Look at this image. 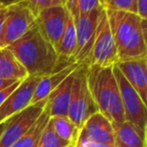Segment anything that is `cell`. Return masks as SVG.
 <instances>
[{
    "mask_svg": "<svg viewBox=\"0 0 147 147\" xmlns=\"http://www.w3.org/2000/svg\"><path fill=\"white\" fill-rule=\"evenodd\" d=\"M67 14L65 5H51L37 12V25L55 47L63 32Z\"/></svg>",
    "mask_w": 147,
    "mask_h": 147,
    "instance_id": "11",
    "label": "cell"
},
{
    "mask_svg": "<svg viewBox=\"0 0 147 147\" xmlns=\"http://www.w3.org/2000/svg\"><path fill=\"white\" fill-rule=\"evenodd\" d=\"M103 8L86 14L79 13L76 17H73L77 31V51L74 59L80 65H87L88 63L96 35L99 15Z\"/></svg>",
    "mask_w": 147,
    "mask_h": 147,
    "instance_id": "9",
    "label": "cell"
},
{
    "mask_svg": "<svg viewBox=\"0 0 147 147\" xmlns=\"http://www.w3.org/2000/svg\"><path fill=\"white\" fill-rule=\"evenodd\" d=\"M65 7L73 17L79 13H90L92 11L103 8L102 0H67Z\"/></svg>",
    "mask_w": 147,
    "mask_h": 147,
    "instance_id": "21",
    "label": "cell"
},
{
    "mask_svg": "<svg viewBox=\"0 0 147 147\" xmlns=\"http://www.w3.org/2000/svg\"><path fill=\"white\" fill-rule=\"evenodd\" d=\"M69 143L61 140L57 133L53 130V126L51 120L49 118V122L47 123L45 129L39 138L37 147H67L69 146Z\"/></svg>",
    "mask_w": 147,
    "mask_h": 147,
    "instance_id": "22",
    "label": "cell"
},
{
    "mask_svg": "<svg viewBox=\"0 0 147 147\" xmlns=\"http://www.w3.org/2000/svg\"><path fill=\"white\" fill-rule=\"evenodd\" d=\"M75 71L65 78L47 97V109L49 116H67L71 97Z\"/></svg>",
    "mask_w": 147,
    "mask_h": 147,
    "instance_id": "14",
    "label": "cell"
},
{
    "mask_svg": "<svg viewBox=\"0 0 147 147\" xmlns=\"http://www.w3.org/2000/svg\"><path fill=\"white\" fill-rule=\"evenodd\" d=\"M28 77L26 69L8 47H0V78L10 81H23Z\"/></svg>",
    "mask_w": 147,
    "mask_h": 147,
    "instance_id": "18",
    "label": "cell"
},
{
    "mask_svg": "<svg viewBox=\"0 0 147 147\" xmlns=\"http://www.w3.org/2000/svg\"><path fill=\"white\" fill-rule=\"evenodd\" d=\"M87 65H81L75 71L71 97L67 117L81 130L86 120L94 113L99 112L87 84Z\"/></svg>",
    "mask_w": 147,
    "mask_h": 147,
    "instance_id": "5",
    "label": "cell"
},
{
    "mask_svg": "<svg viewBox=\"0 0 147 147\" xmlns=\"http://www.w3.org/2000/svg\"><path fill=\"white\" fill-rule=\"evenodd\" d=\"M67 147H75V144H69V146H67Z\"/></svg>",
    "mask_w": 147,
    "mask_h": 147,
    "instance_id": "33",
    "label": "cell"
},
{
    "mask_svg": "<svg viewBox=\"0 0 147 147\" xmlns=\"http://www.w3.org/2000/svg\"><path fill=\"white\" fill-rule=\"evenodd\" d=\"M113 67H88L87 84L99 112L112 123H122L125 121L124 110Z\"/></svg>",
    "mask_w": 147,
    "mask_h": 147,
    "instance_id": "3",
    "label": "cell"
},
{
    "mask_svg": "<svg viewBox=\"0 0 147 147\" xmlns=\"http://www.w3.org/2000/svg\"><path fill=\"white\" fill-rule=\"evenodd\" d=\"M49 118L51 116H49V110L47 109V105H45V110L42 111L38 119L32 125V127L24 135H22L18 140L15 141L10 147H37L40 135L47 123L49 122Z\"/></svg>",
    "mask_w": 147,
    "mask_h": 147,
    "instance_id": "19",
    "label": "cell"
},
{
    "mask_svg": "<svg viewBox=\"0 0 147 147\" xmlns=\"http://www.w3.org/2000/svg\"><path fill=\"white\" fill-rule=\"evenodd\" d=\"M4 126H5V121L2 123H0V136H1V134H2V131H3V129H4Z\"/></svg>",
    "mask_w": 147,
    "mask_h": 147,
    "instance_id": "32",
    "label": "cell"
},
{
    "mask_svg": "<svg viewBox=\"0 0 147 147\" xmlns=\"http://www.w3.org/2000/svg\"><path fill=\"white\" fill-rule=\"evenodd\" d=\"M112 125L115 147H146V130L127 121Z\"/></svg>",
    "mask_w": 147,
    "mask_h": 147,
    "instance_id": "15",
    "label": "cell"
},
{
    "mask_svg": "<svg viewBox=\"0 0 147 147\" xmlns=\"http://www.w3.org/2000/svg\"><path fill=\"white\" fill-rule=\"evenodd\" d=\"M53 130L57 135L65 142L75 144L79 136V130L67 116H55L51 117Z\"/></svg>",
    "mask_w": 147,
    "mask_h": 147,
    "instance_id": "20",
    "label": "cell"
},
{
    "mask_svg": "<svg viewBox=\"0 0 147 147\" xmlns=\"http://www.w3.org/2000/svg\"><path fill=\"white\" fill-rule=\"evenodd\" d=\"M113 73L118 83L121 102L124 110L125 121L138 126L139 128L146 130L147 125V109L146 104L134 88L127 82L119 69L114 65Z\"/></svg>",
    "mask_w": 147,
    "mask_h": 147,
    "instance_id": "8",
    "label": "cell"
},
{
    "mask_svg": "<svg viewBox=\"0 0 147 147\" xmlns=\"http://www.w3.org/2000/svg\"><path fill=\"white\" fill-rule=\"evenodd\" d=\"M118 61L147 57V19L134 12L106 9Z\"/></svg>",
    "mask_w": 147,
    "mask_h": 147,
    "instance_id": "1",
    "label": "cell"
},
{
    "mask_svg": "<svg viewBox=\"0 0 147 147\" xmlns=\"http://www.w3.org/2000/svg\"><path fill=\"white\" fill-rule=\"evenodd\" d=\"M136 14L140 18L147 19V0H136Z\"/></svg>",
    "mask_w": 147,
    "mask_h": 147,
    "instance_id": "26",
    "label": "cell"
},
{
    "mask_svg": "<svg viewBox=\"0 0 147 147\" xmlns=\"http://www.w3.org/2000/svg\"><path fill=\"white\" fill-rule=\"evenodd\" d=\"M8 47L24 67L28 76L43 77L57 71V51L37 24Z\"/></svg>",
    "mask_w": 147,
    "mask_h": 147,
    "instance_id": "2",
    "label": "cell"
},
{
    "mask_svg": "<svg viewBox=\"0 0 147 147\" xmlns=\"http://www.w3.org/2000/svg\"><path fill=\"white\" fill-rule=\"evenodd\" d=\"M75 147H115V146L100 144V143L91 141L90 139H88L86 136H84V135L79 132V136L77 138L76 143H75Z\"/></svg>",
    "mask_w": 147,
    "mask_h": 147,
    "instance_id": "24",
    "label": "cell"
},
{
    "mask_svg": "<svg viewBox=\"0 0 147 147\" xmlns=\"http://www.w3.org/2000/svg\"><path fill=\"white\" fill-rule=\"evenodd\" d=\"M33 7L35 10L38 12L40 9H43L45 7H49L51 5V0H27Z\"/></svg>",
    "mask_w": 147,
    "mask_h": 147,
    "instance_id": "27",
    "label": "cell"
},
{
    "mask_svg": "<svg viewBox=\"0 0 147 147\" xmlns=\"http://www.w3.org/2000/svg\"><path fill=\"white\" fill-rule=\"evenodd\" d=\"M80 133L91 141L115 146L112 122L100 112L94 113L87 119Z\"/></svg>",
    "mask_w": 147,
    "mask_h": 147,
    "instance_id": "13",
    "label": "cell"
},
{
    "mask_svg": "<svg viewBox=\"0 0 147 147\" xmlns=\"http://www.w3.org/2000/svg\"><path fill=\"white\" fill-rule=\"evenodd\" d=\"M143 102L147 101V57L118 61L115 63Z\"/></svg>",
    "mask_w": 147,
    "mask_h": 147,
    "instance_id": "12",
    "label": "cell"
},
{
    "mask_svg": "<svg viewBox=\"0 0 147 147\" xmlns=\"http://www.w3.org/2000/svg\"><path fill=\"white\" fill-rule=\"evenodd\" d=\"M80 65H81L78 63H73L71 65H67V67H63V69L53 71V73L49 74L47 76L41 77L36 88H35L34 93H33L31 104H34V103H37L39 101H42L45 99H47L49 97V95L65 78H67L71 73H74V71H76Z\"/></svg>",
    "mask_w": 147,
    "mask_h": 147,
    "instance_id": "16",
    "label": "cell"
},
{
    "mask_svg": "<svg viewBox=\"0 0 147 147\" xmlns=\"http://www.w3.org/2000/svg\"><path fill=\"white\" fill-rule=\"evenodd\" d=\"M18 82V81H17ZM13 83H15L14 81H10V80H4V79L0 78V91H2L3 89L7 88L10 85H12Z\"/></svg>",
    "mask_w": 147,
    "mask_h": 147,
    "instance_id": "29",
    "label": "cell"
},
{
    "mask_svg": "<svg viewBox=\"0 0 147 147\" xmlns=\"http://www.w3.org/2000/svg\"><path fill=\"white\" fill-rule=\"evenodd\" d=\"M47 98L29 105L5 121V126L0 136V147H10L32 127L47 105Z\"/></svg>",
    "mask_w": 147,
    "mask_h": 147,
    "instance_id": "7",
    "label": "cell"
},
{
    "mask_svg": "<svg viewBox=\"0 0 147 147\" xmlns=\"http://www.w3.org/2000/svg\"><path fill=\"white\" fill-rule=\"evenodd\" d=\"M36 24L37 11L27 0H19L7 5L0 47H9Z\"/></svg>",
    "mask_w": 147,
    "mask_h": 147,
    "instance_id": "4",
    "label": "cell"
},
{
    "mask_svg": "<svg viewBox=\"0 0 147 147\" xmlns=\"http://www.w3.org/2000/svg\"><path fill=\"white\" fill-rule=\"evenodd\" d=\"M21 83V81H18V82H15L13 83L12 85H10L9 87H7V88L3 89L2 91H0V106L3 104V103L6 101V99L8 98L9 96L11 95V93L13 92V91L15 90V89L18 87V85Z\"/></svg>",
    "mask_w": 147,
    "mask_h": 147,
    "instance_id": "25",
    "label": "cell"
},
{
    "mask_svg": "<svg viewBox=\"0 0 147 147\" xmlns=\"http://www.w3.org/2000/svg\"><path fill=\"white\" fill-rule=\"evenodd\" d=\"M40 78L41 77L28 76L21 81L18 87L0 106V123L6 121L11 116L31 105L33 93Z\"/></svg>",
    "mask_w": 147,
    "mask_h": 147,
    "instance_id": "10",
    "label": "cell"
},
{
    "mask_svg": "<svg viewBox=\"0 0 147 147\" xmlns=\"http://www.w3.org/2000/svg\"><path fill=\"white\" fill-rule=\"evenodd\" d=\"M16 1H19V0H0V4H4V5H9L11 3H14Z\"/></svg>",
    "mask_w": 147,
    "mask_h": 147,
    "instance_id": "31",
    "label": "cell"
},
{
    "mask_svg": "<svg viewBox=\"0 0 147 147\" xmlns=\"http://www.w3.org/2000/svg\"><path fill=\"white\" fill-rule=\"evenodd\" d=\"M118 61V55L114 37L109 24L106 8H103L98 19L92 51L89 55L87 65L111 67Z\"/></svg>",
    "mask_w": 147,
    "mask_h": 147,
    "instance_id": "6",
    "label": "cell"
},
{
    "mask_svg": "<svg viewBox=\"0 0 147 147\" xmlns=\"http://www.w3.org/2000/svg\"><path fill=\"white\" fill-rule=\"evenodd\" d=\"M65 2L67 0H51V5H65Z\"/></svg>",
    "mask_w": 147,
    "mask_h": 147,
    "instance_id": "30",
    "label": "cell"
},
{
    "mask_svg": "<svg viewBox=\"0 0 147 147\" xmlns=\"http://www.w3.org/2000/svg\"><path fill=\"white\" fill-rule=\"evenodd\" d=\"M6 12H7V5L0 4V37H1V33H2L5 18H6Z\"/></svg>",
    "mask_w": 147,
    "mask_h": 147,
    "instance_id": "28",
    "label": "cell"
},
{
    "mask_svg": "<svg viewBox=\"0 0 147 147\" xmlns=\"http://www.w3.org/2000/svg\"><path fill=\"white\" fill-rule=\"evenodd\" d=\"M55 49L59 55V61L76 63L74 57L77 51V31L75 20L69 12L67 14L63 32Z\"/></svg>",
    "mask_w": 147,
    "mask_h": 147,
    "instance_id": "17",
    "label": "cell"
},
{
    "mask_svg": "<svg viewBox=\"0 0 147 147\" xmlns=\"http://www.w3.org/2000/svg\"><path fill=\"white\" fill-rule=\"evenodd\" d=\"M102 3L106 9L136 13V0H102Z\"/></svg>",
    "mask_w": 147,
    "mask_h": 147,
    "instance_id": "23",
    "label": "cell"
}]
</instances>
